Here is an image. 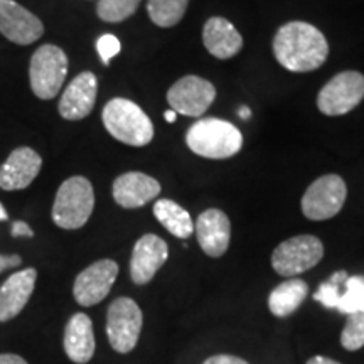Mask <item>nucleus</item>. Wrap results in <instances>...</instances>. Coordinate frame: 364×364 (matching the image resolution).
I'll return each instance as SVG.
<instances>
[{
  "instance_id": "f704fd0d",
  "label": "nucleus",
  "mask_w": 364,
  "mask_h": 364,
  "mask_svg": "<svg viewBox=\"0 0 364 364\" xmlns=\"http://www.w3.org/2000/svg\"><path fill=\"white\" fill-rule=\"evenodd\" d=\"M164 117H166V120L169 122V124H174V122H176V117H177V113H176L174 110H167V112H166V115H164Z\"/></svg>"
},
{
  "instance_id": "4468645a",
  "label": "nucleus",
  "mask_w": 364,
  "mask_h": 364,
  "mask_svg": "<svg viewBox=\"0 0 364 364\" xmlns=\"http://www.w3.org/2000/svg\"><path fill=\"white\" fill-rule=\"evenodd\" d=\"M98 95V80L91 71L80 73L59 100V113L65 120H83L93 112Z\"/></svg>"
},
{
  "instance_id": "412c9836",
  "label": "nucleus",
  "mask_w": 364,
  "mask_h": 364,
  "mask_svg": "<svg viewBox=\"0 0 364 364\" xmlns=\"http://www.w3.org/2000/svg\"><path fill=\"white\" fill-rule=\"evenodd\" d=\"M309 295V285L300 279H289L277 285L268 297V309L275 317H289L302 306Z\"/></svg>"
},
{
  "instance_id": "cd10ccee",
  "label": "nucleus",
  "mask_w": 364,
  "mask_h": 364,
  "mask_svg": "<svg viewBox=\"0 0 364 364\" xmlns=\"http://www.w3.org/2000/svg\"><path fill=\"white\" fill-rule=\"evenodd\" d=\"M120 41H118L117 36L113 34H103L102 38L97 41V51L100 54V58H102L103 65H108V63L120 53Z\"/></svg>"
},
{
  "instance_id": "aec40b11",
  "label": "nucleus",
  "mask_w": 364,
  "mask_h": 364,
  "mask_svg": "<svg viewBox=\"0 0 364 364\" xmlns=\"http://www.w3.org/2000/svg\"><path fill=\"white\" fill-rule=\"evenodd\" d=\"M93 322L83 312L75 314L65 329V353L76 364H86L95 356Z\"/></svg>"
},
{
  "instance_id": "c9c22d12",
  "label": "nucleus",
  "mask_w": 364,
  "mask_h": 364,
  "mask_svg": "<svg viewBox=\"0 0 364 364\" xmlns=\"http://www.w3.org/2000/svg\"><path fill=\"white\" fill-rule=\"evenodd\" d=\"M9 220V215L6 211V208H4V204L0 203V221H7Z\"/></svg>"
},
{
  "instance_id": "a878e982",
  "label": "nucleus",
  "mask_w": 364,
  "mask_h": 364,
  "mask_svg": "<svg viewBox=\"0 0 364 364\" xmlns=\"http://www.w3.org/2000/svg\"><path fill=\"white\" fill-rule=\"evenodd\" d=\"M348 277L349 275L344 270L332 273L329 280H326L324 284L318 285L317 292L314 294V300L318 304H322L326 309L338 307L341 294H343V289H344V282L348 280Z\"/></svg>"
},
{
  "instance_id": "bb28decb",
  "label": "nucleus",
  "mask_w": 364,
  "mask_h": 364,
  "mask_svg": "<svg viewBox=\"0 0 364 364\" xmlns=\"http://www.w3.org/2000/svg\"><path fill=\"white\" fill-rule=\"evenodd\" d=\"M341 346L346 351H358L364 346V311L348 316L341 332Z\"/></svg>"
},
{
  "instance_id": "0eeeda50",
  "label": "nucleus",
  "mask_w": 364,
  "mask_h": 364,
  "mask_svg": "<svg viewBox=\"0 0 364 364\" xmlns=\"http://www.w3.org/2000/svg\"><path fill=\"white\" fill-rule=\"evenodd\" d=\"M144 316L139 304L129 297L113 300L107 312V336L117 353L127 354L135 349L142 332Z\"/></svg>"
},
{
  "instance_id": "ddd939ff",
  "label": "nucleus",
  "mask_w": 364,
  "mask_h": 364,
  "mask_svg": "<svg viewBox=\"0 0 364 364\" xmlns=\"http://www.w3.org/2000/svg\"><path fill=\"white\" fill-rule=\"evenodd\" d=\"M169 258V247L161 236L144 235L135 243L130 258V277L136 285H145L156 277Z\"/></svg>"
},
{
  "instance_id": "2f4dec72",
  "label": "nucleus",
  "mask_w": 364,
  "mask_h": 364,
  "mask_svg": "<svg viewBox=\"0 0 364 364\" xmlns=\"http://www.w3.org/2000/svg\"><path fill=\"white\" fill-rule=\"evenodd\" d=\"M0 364H27V361L17 354H0Z\"/></svg>"
},
{
  "instance_id": "c756f323",
  "label": "nucleus",
  "mask_w": 364,
  "mask_h": 364,
  "mask_svg": "<svg viewBox=\"0 0 364 364\" xmlns=\"http://www.w3.org/2000/svg\"><path fill=\"white\" fill-rule=\"evenodd\" d=\"M22 263L19 255H0V273L9 270V268L19 267Z\"/></svg>"
},
{
  "instance_id": "9d476101",
  "label": "nucleus",
  "mask_w": 364,
  "mask_h": 364,
  "mask_svg": "<svg viewBox=\"0 0 364 364\" xmlns=\"http://www.w3.org/2000/svg\"><path fill=\"white\" fill-rule=\"evenodd\" d=\"M216 98V88L201 76L188 75L176 81L167 91V103L184 117H201Z\"/></svg>"
},
{
  "instance_id": "dca6fc26",
  "label": "nucleus",
  "mask_w": 364,
  "mask_h": 364,
  "mask_svg": "<svg viewBox=\"0 0 364 364\" xmlns=\"http://www.w3.org/2000/svg\"><path fill=\"white\" fill-rule=\"evenodd\" d=\"M199 247L208 257L220 258L226 253L231 240V223L220 209H206L194 225Z\"/></svg>"
},
{
  "instance_id": "6e6552de",
  "label": "nucleus",
  "mask_w": 364,
  "mask_h": 364,
  "mask_svg": "<svg viewBox=\"0 0 364 364\" xmlns=\"http://www.w3.org/2000/svg\"><path fill=\"white\" fill-rule=\"evenodd\" d=\"M348 188L338 174H327L314 181L302 198V213L307 220L326 221L343 209Z\"/></svg>"
},
{
  "instance_id": "f8f14e48",
  "label": "nucleus",
  "mask_w": 364,
  "mask_h": 364,
  "mask_svg": "<svg viewBox=\"0 0 364 364\" xmlns=\"http://www.w3.org/2000/svg\"><path fill=\"white\" fill-rule=\"evenodd\" d=\"M0 34L14 44L29 46L41 39L44 26L39 17L16 0H0Z\"/></svg>"
},
{
  "instance_id": "4be33fe9",
  "label": "nucleus",
  "mask_w": 364,
  "mask_h": 364,
  "mask_svg": "<svg viewBox=\"0 0 364 364\" xmlns=\"http://www.w3.org/2000/svg\"><path fill=\"white\" fill-rule=\"evenodd\" d=\"M154 215H156L157 221L176 238L186 240L193 235V218L184 208L172 201V199H159L154 204Z\"/></svg>"
},
{
  "instance_id": "72a5a7b5",
  "label": "nucleus",
  "mask_w": 364,
  "mask_h": 364,
  "mask_svg": "<svg viewBox=\"0 0 364 364\" xmlns=\"http://www.w3.org/2000/svg\"><path fill=\"white\" fill-rule=\"evenodd\" d=\"M238 117L243 118V120H247V118L252 117V110H250L248 107H240L238 110Z\"/></svg>"
},
{
  "instance_id": "b1692460",
  "label": "nucleus",
  "mask_w": 364,
  "mask_h": 364,
  "mask_svg": "<svg viewBox=\"0 0 364 364\" xmlns=\"http://www.w3.org/2000/svg\"><path fill=\"white\" fill-rule=\"evenodd\" d=\"M336 311L346 316H351V314L363 312L364 311V277L363 275H354L348 277V280L344 282L343 294L338 302Z\"/></svg>"
},
{
  "instance_id": "423d86ee",
  "label": "nucleus",
  "mask_w": 364,
  "mask_h": 364,
  "mask_svg": "<svg viewBox=\"0 0 364 364\" xmlns=\"http://www.w3.org/2000/svg\"><path fill=\"white\" fill-rule=\"evenodd\" d=\"M324 257V245L317 236L299 235L289 238L273 250L272 267L279 275L294 279L311 270Z\"/></svg>"
},
{
  "instance_id": "473e14b6",
  "label": "nucleus",
  "mask_w": 364,
  "mask_h": 364,
  "mask_svg": "<svg viewBox=\"0 0 364 364\" xmlns=\"http://www.w3.org/2000/svg\"><path fill=\"white\" fill-rule=\"evenodd\" d=\"M306 364H341V363L334 361V359H331V358H326V356H314L309 359Z\"/></svg>"
},
{
  "instance_id": "f03ea898",
  "label": "nucleus",
  "mask_w": 364,
  "mask_h": 364,
  "mask_svg": "<svg viewBox=\"0 0 364 364\" xmlns=\"http://www.w3.org/2000/svg\"><path fill=\"white\" fill-rule=\"evenodd\" d=\"M186 144L191 152L204 159H230L243 147V135L233 124L220 118H201L189 127Z\"/></svg>"
},
{
  "instance_id": "2eb2a0df",
  "label": "nucleus",
  "mask_w": 364,
  "mask_h": 364,
  "mask_svg": "<svg viewBox=\"0 0 364 364\" xmlns=\"http://www.w3.org/2000/svg\"><path fill=\"white\" fill-rule=\"evenodd\" d=\"M43 159L34 149L19 147L12 150L11 156L0 167V189L21 191L29 188L39 176Z\"/></svg>"
},
{
  "instance_id": "20e7f679",
  "label": "nucleus",
  "mask_w": 364,
  "mask_h": 364,
  "mask_svg": "<svg viewBox=\"0 0 364 364\" xmlns=\"http://www.w3.org/2000/svg\"><path fill=\"white\" fill-rule=\"evenodd\" d=\"M95 209V191L86 177H70L59 186L53 204V221L63 230H78Z\"/></svg>"
},
{
  "instance_id": "f3484780",
  "label": "nucleus",
  "mask_w": 364,
  "mask_h": 364,
  "mask_svg": "<svg viewBox=\"0 0 364 364\" xmlns=\"http://www.w3.org/2000/svg\"><path fill=\"white\" fill-rule=\"evenodd\" d=\"M112 193L118 206L136 209L149 204L161 194V184L144 172H127L117 177Z\"/></svg>"
},
{
  "instance_id": "9b49d317",
  "label": "nucleus",
  "mask_w": 364,
  "mask_h": 364,
  "mask_svg": "<svg viewBox=\"0 0 364 364\" xmlns=\"http://www.w3.org/2000/svg\"><path fill=\"white\" fill-rule=\"evenodd\" d=\"M118 277V265L113 260H100L85 268L73 285L75 300L83 307L97 306L110 294Z\"/></svg>"
},
{
  "instance_id": "7ed1b4c3",
  "label": "nucleus",
  "mask_w": 364,
  "mask_h": 364,
  "mask_svg": "<svg viewBox=\"0 0 364 364\" xmlns=\"http://www.w3.org/2000/svg\"><path fill=\"white\" fill-rule=\"evenodd\" d=\"M103 125L113 139L132 147H145L154 139V125L139 105L113 98L103 108Z\"/></svg>"
},
{
  "instance_id": "5701e85b",
  "label": "nucleus",
  "mask_w": 364,
  "mask_h": 364,
  "mask_svg": "<svg viewBox=\"0 0 364 364\" xmlns=\"http://www.w3.org/2000/svg\"><path fill=\"white\" fill-rule=\"evenodd\" d=\"M189 0H149L147 14L159 27H174L188 11Z\"/></svg>"
},
{
  "instance_id": "39448f33",
  "label": "nucleus",
  "mask_w": 364,
  "mask_h": 364,
  "mask_svg": "<svg viewBox=\"0 0 364 364\" xmlns=\"http://www.w3.org/2000/svg\"><path fill=\"white\" fill-rule=\"evenodd\" d=\"M68 56L54 44L41 46L31 58L29 81L33 93L41 100H53L65 85Z\"/></svg>"
},
{
  "instance_id": "393cba45",
  "label": "nucleus",
  "mask_w": 364,
  "mask_h": 364,
  "mask_svg": "<svg viewBox=\"0 0 364 364\" xmlns=\"http://www.w3.org/2000/svg\"><path fill=\"white\" fill-rule=\"evenodd\" d=\"M142 0H98L97 14L105 22H122L134 16Z\"/></svg>"
},
{
  "instance_id": "7c9ffc66",
  "label": "nucleus",
  "mask_w": 364,
  "mask_h": 364,
  "mask_svg": "<svg viewBox=\"0 0 364 364\" xmlns=\"http://www.w3.org/2000/svg\"><path fill=\"white\" fill-rule=\"evenodd\" d=\"M11 233H12V236H17V238H19V236H27V238H33V236H34L33 230H31V226L24 221L14 223Z\"/></svg>"
},
{
  "instance_id": "f257e3e1",
  "label": "nucleus",
  "mask_w": 364,
  "mask_h": 364,
  "mask_svg": "<svg viewBox=\"0 0 364 364\" xmlns=\"http://www.w3.org/2000/svg\"><path fill=\"white\" fill-rule=\"evenodd\" d=\"M273 54L285 70L309 73L324 65L329 56V44L316 26L292 21L277 31L273 38Z\"/></svg>"
},
{
  "instance_id": "a211bd4d",
  "label": "nucleus",
  "mask_w": 364,
  "mask_h": 364,
  "mask_svg": "<svg viewBox=\"0 0 364 364\" xmlns=\"http://www.w3.org/2000/svg\"><path fill=\"white\" fill-rule=\"evenodd\" d=\"M36 279V268H26L4 282L0 287V322H7L19 316L34 292Z\"/></svg>"
},
{
  "instance_id": "c85d7f7f",
  "label": "nucleus",
  "mask_w": 364,
  "mask_h": 364,
  "mask_svg": "<svg viewBox=\"0 0 364 364\" xmlns=\"http://www.w3.org/2000/svg\"><path fill=\"white\" fill-rule=\"evenodd\" d=\"M203 364H250L238 356H231V354H216V356L208 358Z\"/></svg>"
},
{
  "instance_id": "6ab92c4d",
  "label": "nucleus",
  "mask_w": 364,
  "mask_h": 364,
  "mask_svg": "<svg viewBox=\"0 0 364 364\" xmlns=\"http://www.w3.org/2000/svg\"><path fill=\"white\" fill-rule=\"evenodd\" d=\"M203 44L211 56L230 59L241 51L243 38L225 17H211L203 27Z\"/></svg>"
},
{
  "instance_id": "1a4fd4ad",
  "label": "nucleus",
  "mask_w": 364,
  "mask_h": 364,
  "mask_svg": "<svg viewBox=\"0 0 364 364\" xmlns=\"http://www.w3.org/2000/svg\"><path fill=\"white\" fill-rule=\"evenodd\" d=\"M364 100V76L358 71L336 75L318 91L317 107L327 117L346 115Z\"/></svg>"
}]
</instances>
